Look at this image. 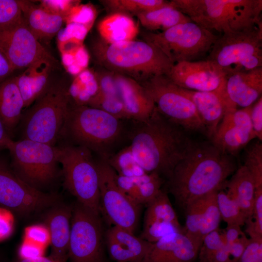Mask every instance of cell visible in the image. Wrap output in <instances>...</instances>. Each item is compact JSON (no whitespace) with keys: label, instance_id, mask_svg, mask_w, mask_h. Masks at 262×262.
Listing matches in <instances>:
<instances>
[{"label":"cell","instance_id":"6da1fadb","mask_svg":"<svg viewBox=\"0 0 262 262\" xmlns=\"http://www.w3.org/2000/svg\"><path fill=\"white\" fill-rule=\"evenodd\" d=\"M237 167L234 156L223 151L211 140L194 141L167 179V189L184 211L197 199L223 189L228 178Z\"/></svg>","mask_w":262,"mask_h":262},{"label":"cell","instance_id":"8fae6325","mask_svg":"<svg viewBox=\"0 0 262 262\" xmlns=\"http://www.w3.org/2000/svg\"><path fill=\"white\" fill-rule=\"evenodd\" d=\"M140 83L161 114L186 131L206 135L193 102L166 75L153 77Z\"/></svg>","mask_w":262,"mask_h":262},{"label":"cell","instance_id":"d4e9b609","mask_svg":"<svg viewBox=\"0 0 262 262\" xmlns=\"http://www.w3.org/2000/svg\"><path fill=\"white\" fill-rule=\"evenodd\" d=\"M117 184L121 190L133 202L141 206L147 205L162 190L164 179L156 173L128 177L116 173Z\"/></svg>","mask_w":262,"mask_h":262},{"label":"cell","instance_id":"5b68a950","mask_svg":"<svg viewBox=\"0 0 262 262\" xmlns=\"http://www.w3.org/2000/svg\"><path fill=\"white\" fill-rule=\"evenodd\" d=\"M190 20L213 32L223 33L252 27L261 21L262 0H172Z\"/></svg>","mask_w":262,"mask_h":262},{"label":"cell","instance_id":"4316f807","mask_svg":"<svg viewBox=\"0 0 262 262\" xmlns=\"http://www.w3.org/2000/svg\"><path fill=\"white\" fill-rule=\"evenodd\" d=\"M100 39L108 44L133 40L139 30L134 20L127 14L112 13L102 18L97 26Z\"/></svg>","mask_w":262,"mask_h":262},{"label":"cell","instance_id":"9c48e42d","mask_svg":"<svg viewBox=\"0 0 262 262\" xmlns=\"http://www.w3.org/2000/svg\"><path fill=\"white\" fill-rule=\"evenodd\" d=\"M219 36L192 21L163 32L144 34V40L159 49L173 65L202 60Z\"/></svg>","mask_w":262,"mask_h":262},{"label":"cell","instance_id":"1f68e13d","mask_svg":"<svg viewBox=\"0 0 262 262\" xmlns=\"http://www.w3.org/2000/svg\"><path fill=\"white\" fill-rule=\"evenodd\" d=\"M183 233L174 232L152 244L148 251L139 262H174L177 246L185 238Z\"/></svg>","mask_w":262,"mask_h":262},{"label":"cell","instance_id":"f1b7e54d","mask_svg":"<svg viewBox=\"0 0 262 262\" xmlns=\"http://www.w3.org/2000/svg\"><path fill=\"white\" fill-rule=\"evenodd\" d=\"M68 93L72 105L89 106L99 93L94 71L87 68L75 76L68 85Z\"/></svg>","mask_w":262,"mask_h":262},{"label":"cell","instance_id":"816d5d0a","mask_svg":"<svg viewBox=\"0 0 262 262\" xmlns=\"http://www.w3.org/2000/svg\"><path fill=\"white\" fill-rule=\"evenodd\" d=\"M44 246L30 242L25 241L19 249V255L21 259H33L43 256Z\"/></svg>","mask_w":262,"mask_h":262},{"label":"cell","instance_id":"f907efd6","mask_svg":"<svg viewBox=\"0 0 262 262\" xmlns=\"http://www.w3.org/2000/svg\"><path fill=\"white\" fill-rule=\"evenodd\" d=\"M250 120L256 138L262 140V97H261L251 106Z\"/></svg>","mask_w":262,"mask_h":262},{"label":"cell","instance_id":"ac0fdd59","mask_svg":"<svg viewBox=\"0 0 262 262\" xmlns=\"http://www.w3.org/2000/svg\"><path fill=\"white\" fill-rule=\"evenodd\" d=\"M180 88L194 103L205 128L206 135L210 140L215 134L226 111L230 108L237 107L229 99L226 85L220 90L211 92Z\"/></svg>","mask_w":262,"mask_h":262},{"label":"cell","instance_id":"680465c9","mask_svg":"<svg viewBox=\"0 0 262 262\" xmlns=\"http://www.w3.org/2000/svg\"><path fill=\"white\" fill-rule=\"evenodd\" d=\"M20 262H66V261L55 259L50 256L46 257L43 256L33 259H21Z\"/></svg>","mask_w":262,"mask_h":262},{"label":"cell","instance_id":"8d00e7d4","mask_svg":"<svg viewBox=\"0 0 262 262\" xmlns=\"http://www.w3.org/2000/svg\"><path fill=\"white\" fill-rule=\"evenodd\" d=\"M217 202L222 219L227 225L245 224L246 218L237 203L229 196L223 189L219 190L216 195Z\"/></svg>","mask_w":262,"mask_h":262},{"label":"cell","instance_id":"484cf974","mask_svg":"<svg viewBox=\"0 0 262 262\" xmlns=\"http://www.w3.org/2000/svg\"><path fill=\"white\" fill-rule=\"evenodd\" d=\"M24 103L15 76L0 83V117L11 136L19 124Z\"/></svg>","mask_w":262,"mask_h":262},{"label":"cell","instance_id":"836d02e7","mask_svg":"<svg viewBox=\"0 0 262 262\" xmlns=\"http://www.w3.org/2000/svg\"><path fill=\"white\" fill-rule=\"evenodd\" d=\"M107 161L120 176L133 177L147 173L135 161L129 146L113 154Z\"/></svg>","mask_w":262,"mask_h":262},{"label":"cell","instance_id":"c3c4849f","mask_svg":"<svg viewBox=\"0 0 262 262\" xmlns=\"http://www.w3.org/2000/svg\"><path fill=\"white\" fill-rule=\"evenodd\" d=\"M238 262H262V239H250Z\"/></svg>","mask_w":262,"mask_h":262},{"label":"cell","instance_id":"ab89813d","mask_svg":"<svg viewBox=\"0 0 262 262\" xmlns=\"http://www.w3.org/2000/svg\"><path fill=\"white\" fill-rule=\"evenodd\" d=\"M22 18L18 0H0V32L15 25Z\"/></svg>","mask_w":262,"mask_h":262},{"label":"cell","instance_id":"6f0895ef","mask_svg":"<svg viewBox=\"0 0 262 262\" xmlns=\"http://www.w3.org/2000/svg\"><path fill=\"white\" fill-rule=\"evenodd\" d=\"M12 140L0 117V150L6 148L8 143Z\"/></svg>","mask_w":262,"mask_h":262},{"label":"cell","instance_id":"f5cc1de1","mask_svg":"<svg viewBox=\"0 0 262 262\" xmlns=\"http://www.w3.org/2000/svg\"><path fill=\"white\" fill-rule=\"evenodd\" d=\"M250 241L245 233L229 246H227L230 256L234 262H238L245 249Z\"/></svg>","mask_w":262,"mask_h":262},{"label":"cell","instance_id":"7a4b0ae2","mask_svg":"<svg viewBox=\"0 0 262 262\" xmlns=\"http://www.w3.org/2000/svg\"><path fill=\"white\" fill-rule=\"evenodd\" d=\"M135 122L129 147L135 161L147 173H156L167 179L194 140L156 107L147 119Z\"/></svg>","mask_w":262,"mask_h":262},{"label":"cell","instance_id":"30bf717a","mask_svg":"<svg viewBox=\"0 0 262 262\" xmlns=\"http://www.w3.org/2000/svg\"><path fill=\"white\" fill-rule=\"evenodd\" d=\"M206 59L228 72L262 67V22L249 28L223 33Z\"/></svg>","mask_w":262,"mask_h":262},{"label":"cell","instance_id":"e575fe53","mask_svg":"<svg viewBox=\"0 0 262 262\" xmlns=\"http://www.w3.org/2000/svg\"><path fill=\"white\" fill-rule=\"evenodd\" d=\"M204 196L192 202L184 210L186 217L183 233L190 241L200 248L202 242L199 237V231L203 216Z\"/></svg>","mask_w":262,"mask_h":262},{"label":"cell","instance_id":"681fc988","mask_svg":"<svg viewBox=\"0 0 262 262\" xmlns=\"http://www.w3.org/2000/svg\"><path fill=\"white\" fill-rule=\"evenodd\" d=\"M26 238L28 241L45 246L49 242V235L45 226L34 225L26 229Z\"/></svg>","mask_w":262,"mask_h":262},{"label":"cell","instance_id":"11a10c76","mask_svg":"<svg viewBox=\"0 0 262 262\" xmlns=\"http://www.w3.org/2000/svg\"><path fill=\"white\" fill-rule=\"evenodd\" d=\"M223 233L227 246L231 244L245 233L241 226L237 225H227Z\"/></svg>","mask_w":262,"mask_h":262},{"label":"cell","instance_id":"44dd1931","mask_svg":"<svg viewBox=\"0 0 262 262\" xmlns=\"http://www.w3.org/2000/svg\"><path fill=\"white\" fill-rule=\"evenodd\" d=\"M105 236L109 254L115 262H139L152 244L115 226L109 229Z\"/></svg>","mask_w":262,"mask_h":262},{"label":"cell","instance_id":"e0dca14e","mask_svg":"<svg viewBox=\"0 0 262 262\" xmlns=\"http://www.w3.org/2000/svg\"><path fill=\"white\" fill-rule=\"evenodd\" d=\"M251 106L239 109L233 107L226 111L211 139L223 151L234 156L256 138L250 120Z\"/></svg>","mask_w":262,"mask_h":262},{"label":"cell","instance_id":"603a6c76","mask_svg":"<svg viewBox=\"0 0 262 262\" xmlns=\"http://www.w3.org/2000/svg\"><path fill=\"white\" fill-rule=\"evenodd\" d=\"M18 0L27 26L40 42L50 40L65 23L63 16L51 14L32 1Z\"/></svg>","mask_w":262,"mask_h":262},{"label":"cell","instance_id":"4fadbf2b","mask_svg":"<svg viewBox=\"0 0 262 262\" xmlns=\"http://www.w3.org/2000/svg\"><path fill=\"white\" fill-rule=\"evenodd\" d=\"M98 176L100 214L113 226L134 232L141 206L130 199L118 186L116 173L107 160L96 161Z\"/></svg>","mask_w":262,"mask_h":262},{"label":"cell","instance_id":"f6af8a7d","mask_svg":"<svg viewBox=\"0 0 262 262\" xmlns=\"http://www.w3.org/2000/svg\"><path fill=\"white\" fill-rule=\"evenodd\" d=\"M91 29L85 25L79 23L67 24L64 28H62L58 33L57 42L70 40L83 44Z\"/></svg>","mask_w":262,"mask_h":262},{"label":"cell","instance_id":"db71d44e","mask_svg":"<svg viewBox=\"0 0 262 262\" xmlns=\"http://www.w3.org/2000/svg\"><path fill=\"white\" fill-rule=\"evenodd\" d=\"M0 209V240L10 235L12 230V221L6 210Z\"/></svg>","mask_w":262,"mask_h":262},{"label":"cell","instance_id":"bcb514c9","mask_svg":"<svg viewBox=\"0 0 262 262\" xmlns=\"http://www.w3.org/2000/svg\"><path fill=\"white\" fill-rule=\"evenodd\" d=\"M100 93L113 96H118L115 73L108 69L94 71Z\"/></svg>","mask_w":262,"mask_h":262},{"label":"cell","instance_id":"f546056e","mask_svg":"<svg viewBox=\"0 0 262 262\" xmlns=\"http://www.w3.org/2000/svg\"><path fill=\"white\" fill-rule=\"evenodd\" d=\"M157 221L170 222L184 233L168 195L162 189L158 195L147 205L143 225Z\"/></svg>","mask_w":262,"mask_h":262},{"label":"cell","instance_id":"f35d334b","mask_svg":"<svg viewBox=\"0 0 262 262\" xmlns=\"http://www.w3.org/2000/svg\"><path fill=\"white\" fill-rule=\"evenodd\" d=\"M89 106L100 109L120 120L129 119L119 97L104 95L99 92Z\"/></svg>","mask_w":262,"mask_h":262},{"label":"cell","instance_id":"d6986e66","mask_svg":"<svg viewBox=\"0 0 262 262\" xmlns=\"http://www.w3.org/2000/svg\"><path fill=\"white\" fill-rule=\"evenodd\" d=\"M226 91L237 107L251 106L262 97V67L229 71L226 78Z\"/></svg>","mask_w":262,"mask_h":262},{"label":"cell","instance_id":"7402d4cb","mask_svg":"<svg viewBox=\"0 0 262 262\" xmlns=\"http://www.w3.org/2000/svg\"><path fill=\"white\" fill-rule=\"evenodd\" d=\"M72 208L58 204L52 207L45 217L49 235L50 257L67 261L71 230Z\"/></svg>","mask_w":262,"mask_h":262},{"label":"cell","instance_id":"60d3db41","mask_svg":"<svg viewBox=\"0 0 262 262\" xmlns=\"http://www.w3.org/2000/svg\"><path fill=\"white\" fill-rule=\"evenodd\" d=\"M245 224L250 239H262V188L255 190L252 217L246 219Z\"/></svg>","mask_w":262,"mask_h":262},{"label":"cell","instance_id":"9f6ffc18","mask_svg":"<svg viewBox=\"0 0 262 262\" xmlns=\"http://www.w3.org/2000/svg\"><path fill=\"white\" fill-rule=\"evenodd\" d=\"M14 71L8 59L0 49V83L9 78Z\"/></svg>","mask_w":262,"mask_h":262},{"label":"cell","instance_id":"ffe728a7","mask_svg":"<svg viewBox=\"0 0 262 262\" xmlns=\"http://www.w3.org/2000/svg\"><path fill=\"white\" fill-rule=\"evenodd\" d=\"M114 73L118 96L129 119L134 122L147 119L155 108L151 97L138 81L128 76Z\"/></svg>","mask_w":262,"mask_h":262},{"label":"cell","instance_id":"3957f363","mask_svg":"<svg viewBox=\"0 0 262 262\" xmlns=\"http://www.w3.org/2000/svg\"><path fill=\"white\" fill-rule=\"evenodd\" d=\"M92 50L102 67L139 82L166 75L173 65L159 49L146 41L108 44L100 39L93 42Z\"/></svg>","mask_w":262,"mask_h":262},{"label":"cell","instance_id":"d6a6232c","mask_svg":"<svg viewBox=\"0 0 262 262\" xmlns=\"http://www.w3.org/2000/svg\"><path fill=\"white\" fill-rule=\"evenodd\" d=\"M100 1L112 13H132L136 15L159 9L169 3V1L164 0H104Z\"/></svg>","mask_w":262,"mask_h":262},{"label":"cell","instance_id":"ba28073f","mask_svg":"<svg viewBox=\"0 0 262 262\" xmlns=\"http://www.w3.org/2000/svg\"><path fill=\"white\" fill-rule=\"evenodd\" d=\"M6 148L11 156L12 169L31 187L41 191L57 177L58 146L21 139L16 141L11 140Z\"/></svg>","mask_w":262,"mask_h":262},{"label":"cell","instance_id":"cb8c5ba5","mask_svg":"<svg viewBox=\"0 0 262 262\" xmlns=\"http://www.w3.org/2000/svg\"><path fill=\"white\" fill-rule=\"evenodd\" d=\"M54 69L56 68L50 63L40 61L15 76L25 108L34 103L49 88L52 82L50 74Z\"/></svg>","mask_w":262,"mask_h":262},{"label":"cell","instance_id":"2e32d148","mask_svg":"<svg viewBox=\"0 0 262 262\" xmlns=\"http://www.w3.org/2000/svg\"><path fill=\"white\" fill-rule=\"evenodd\" d=\"M228 73L215 62L205 59L176 63L172 66L166 76L182 88L211 92L225 86Z\"/></svg>","mask_w":262,"mask_h":262},{"label":"cell","instance_id":"b9f144b4","mask_svg":"<svg viewBox=\"0 0 262 262\" xmlns=\"http://www.w3.org/2000/svg\"><path fill=\"white\" fill-rule=\"evenodd\" d=\"M97 15L96 9L92 4L80 2L70 9L65 18V22L66 24L76 23L91 28Z\"/></svg>","mask_w":262,"mask_h":262},{"label":"cell","instance_id":"ee69618b","mask_svg":"<svg viewBox=\"0 0 262 262\" xmlns=\"http://www.w3.org/2000/svg\"><path fill=\"white\" fill-rule=\"evenodd\" d=\"M226 244L223 232L218 229L209 233L203 239L197 262H208L215 253Z\"/></svg>","mask_w":262,"mask_h":262},{"label":"cell","instance_id":"7c38bea8","mask_svg":"<svg viewBox=\"0 0 262 262\" xmlns=\"http://www.w3.org/2000/svg\"><path fill=\"white\" fill-rule=\"evenodd\" d=\"M104 236L100 215L78 202L72 208L69 262H105Z\"/></svg>","mask_w":262,"mask_h":262},{"label":"cell","instance_id":"7dc6e473","mask_svg":"<svg viewBox=\"0 0 262 262\" xmlns=\"http://www.w3.org/2000/svg\"><path fill=\"white\" fill-rule=\"evenodd\" d=\"M39 5L47 12L60 15L65 18L70 9L80 2L74 0H40Z\"/></svg>","mask_w":262,"mask_h":262},{"label":"cell","instance_id":"74e56055","mask_svg":"<svg viewBox=\"0 0 262 262\" xmlns=\"http://www.w3.org/2000/svg\"><path fill=\"white\" fill-rule=\"evenodd\" d=\"M244 165L252 175L256 189L262 188V143L258 140L246 151ZM255 189V190H256Z\"/></svg>","mask_w":262,"mask_h":262},{"label":"cell","instance_id":"8992f818","mask_svg":"<svg viewBox=\"0 0 262 262\" xmlns=\"http://www.w3.org/2000/svg\"><path fill=\"white\" fill-rule=\"evenodd\" d=\"M71 104L68 85L62 81L52 82L22 113L19 123L21 139L55 146Z\"/></svg>","mask_w":262,"mask_h":262},{"label":"cell","instance_id":"5bb4252c","mask_svg":"<svg viewBox=\"0 0 262 262\" xmlns=\"http://www.w3.org/2000/svg\"><path fill=\"white\" fill-rule=\"evenodd\" d=\"M59 197L34 188L20 179L0 158V207L28 215L58 204Z\"/></svg>","mask_w":262,"mask_h":262},{"label":"cell","instance_id":"7bdbcfd3","mask_svg":"<svg viewBox=\"0 0 262 262\" xmlns=\"http://www.w3.org/2000/svg\"><path fill=\"white\" fill-rule=\"evenodd\" d=\"M174 232L183 233L170 222H153L143 225V230L140 237L145 241L153 243L164 236Z\"/></svg>","mask_w":262,"mask_h":262},{"label":"cell","instance_id":"83f0119b","mask_svg":"<svg viewBox=\"0 0 262 262\" xmlns=\"http://www.w3.org/2000/svg\"><path fill=\"white\" fill-rule=\"evenodd\" d=\"M141 24L150 31H164L179 24L191 21L169 3L163 7L136 14Z\"/></svg>","mask_w":262,"mask_h":262},{"label":"cell","instance_id":"52a82bcc","mask_svg":"<svg viewBox=\"0 0 262 262\" xmlns=\"http://www.w3.org/2000/svg\"><path fill=\"white\" fill-rule=\"evenodd\" d=\"M58 147L65 187L79 203L100 215L98 176L92 152L68 144Z\"/></svg>","mask_w":262,"mask_h":262},{"label":"cell","instance_id":"d590c367","mask_svg":"<svg viewBox=\"0 0 262 262\" xmlns=\"http://www.w3.org/2000/svg\"><path fill=\"white\" fill-rule=\"evenodd\" d=\"M218 191L213 192L204 196L203 216L199 231L202 242L207 234L218 229L221 219L217 202Z\"/></svg>","mask_w":262,"mask_h":262},{"label":"cell","instance_id":"277c9868","mask_svg":"<svg viewBox=\"0 0 262 262\" xmlns=\"http://www.w3.org/2000/svg\"><path fill=\"white\" fill-rule=\"evenodd\" d=\"M122 120L98 108L71 104L59 140L84 147L107 160L123 133Z\"/></svg>","mask_w":262,"mask_h":262},{"label":"cell","instance_id":"4dcf8cb0","mask_svg":"<svg viewBox=\"0 0 262 262\" xmlns=\"http://www.w3.org/2000/svg\"><path fill=\"white\" fill-rule=\"evenodd\" d=\"M226 193L232 199H244L253 202L255 185L250 173L244 165L237 167L230 180L226 181Z\"/></svg>","mask_w":262,"mask_h":262},{"label":"cell","instance_id":"9a60e30c","mask_svg":"<svg viewBox=\"0 0 262 262\" xmlns=\"http://www.w3.org/2000/svg\"><path fill=\"white\" fill-rule=\"evenodd\" d=\"M0 49L14 71L46 61L56 69L58 61L41 44L27 26L23 17L15 25L0 32Z\"/></svg>","mask_w":262,"mask_h":262}]
</instances>
